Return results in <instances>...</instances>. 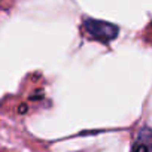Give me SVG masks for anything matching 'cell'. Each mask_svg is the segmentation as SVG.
<instances>
[{
	"label": "cell",
	"instance_id": "obj_2",
	"mask_svg": "<svg viewBox=\"0 0 152 152\" xmlns=\"http://www.w3.org/2000/svg\"><path fill=\"white\" fill-rule=\"evenodd\" d=\"M133 149H152V131L148 128H142L137 133Z\"/></svg>",
	"mask_w": 152,
	"mask_h": 152
},
{
	"label": "cell",
	"instance_id": "obj_1",
	"mask_svg": "<svg viewBox=\"0 0 152 152\" xmlns=\"http://www.w3.org/2000/svg\"><path fill=\"white\" fill-rule=\"evenodd\" d=\"M84 28L90 37L100 40V42H109V40L115 39L118 34L116 26L106 23V21H100V20H90V18L85 20Z\"/></svg>",
	"mask_w": 152,
	"mask_h": 152
}]
</instances>
